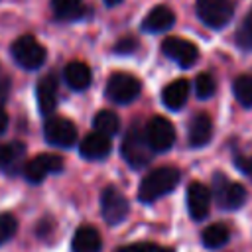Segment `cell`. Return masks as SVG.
<instances>
[{
	"mask_svg": "<svg viewBox=\"0 0 252 252\" xmlns=\"http://www.w3.org/2000/svg\"><path fill=\"white\" fill-rule=\"evenodd\" d=\"M179 183V169L171 167V165H163V167H156L152 169L140 183L138 189V199L142 203H154L158 199H161L163 195L171 193Z\"/></svg>",
	"mask_w": 252,
	"mask_h": 252,
	"instance_id": "1",
	"label": "cell"
},
{
	"mask_svg": "<svg viewBox=\"0 0 252 252\" xmlns=\"http://www.w3.org/2000/svg\"><path fill=\"white\" fill-rule=\"evenodd\" d=\"M122 158L126 159V163L134 169H142L150 163L152 159V148L148 146V140H146V134L138 128V126H132L124 140H122Z\"/></svg>",
	"mask_w": 252,
	"mask_h": 252,
	"instance_id": "2",
	"label": "cell"
},
{
	"mask_svg": "<svg viewBox=\"0 0 252 252\" xmlns=\"http://www.w3.org/2000/svg\"><path fill=\"white\" fill-rule=\"evenodd\" d=\"M12 57L16 59L20 67L33 71L45 63L47 51L33 35H22L12 43Z\"/></svg>",
	"mask_w": 252,
	"mask_h": 252,
	"instance_id": "3",
	"label": "cell"
},
{
	"mask_svg": "<svg viewBox=\"0 0 252 252\" xmlns=\"http://www.w3.org/2000/svg\"><path fill=\"white\" fill-rule=\"evenodd\" d=\"M197 16L209 28L220 30L234 16L232 0H197Z\"/></svg>",
	"mask_w": 252,
	"mask_h": 252,
	"instance_id": "4",
	"label": "cell"
},
{
	"mask_svg": "<svg viewBox=\"0 0 252 252\" xmlns=\"http://www.w3.org/2000/svg\"><path fill=\"white\" fill-rule=\"evenodd\" d=\"M142 83L130 73H114L106 83V96L116 104H130L138 98Z\"/></svg>",
	"mask_w": 252,
	"mask_h": 252,
	"instance_id": "5",
	"label": "cell"
},
{
	"mask_svg": "<svg viewBox=\"0 0 252 252\" xmlns=\"http://www.w3.org/2000/svg\"><path fill=\"white\" fill-rule=\"evenodd\" d=\"M213 195H215L219 207L228 209V211L242 207L246 201V189L240 183L230 181L222 173H215V177H213Z\"/></svg>",
	"mask_w": 252,
	"mask_h": 252,
	"instance_id": "6",
	"label": "cell"
},
{
	"mask_svg": "<svg viewBox=\"0 0 252 252\" xmlns=\"http://www.w3.org/2000/svg\"><path fill=\"white\" fill-rule=\"evenodd\" d=\"M130 211V203L124 197L122 191H118L116 187L108 185L102 193H100V215L108 224H118L128 217Z\"/></svg>",
	"mask_w": 252,
	"mask_h": 252,
	"instance_id": "7",
	"label": "cell"
},
{
	"mask_svg": "<svg viewBox=\"0 0 252 252\" xmlns=\"http://www.w3.org/2000/svg\"><path fill=\"white\" fill-rule=\"evenodd\" d=\"M146 140L152 152H167L175 142V128L163 116H154L146 126Z\"/></svg>",
	"mask_w": 252,
	"mask_h": 252,
	"instance_id": "8",
	"label": "cell"
},
{
	"mask_svg": "<svg viewBox=\"0 0 252 252\" xmlns=\"http://www.w3.org/2000/svg\"><path fill=\"white\" fill-rule=\"evenodd\" d=\"M43 136L51 146L71 148L77 142V128L71 120H67L63 116H53V118L45 120Z\"/></svg>",
	"mask_w": 252,
	"mask_h": 252,
	"instance_id": "9",
	"label": "cell"
},
{
	"mask_svg": "<svg viewBox=\"0 0 252 252\" xmlns=\"http://www.w3.org/2000/svg\"><path fill=\"white\" fill-rule=\"evenodd\" d=\"M22 169L30 183H41L49 173H57L63 169V158L57 154H39L32 158Z\"/></svg>",
	"mask_w": 252,
	"mask_h": 252,
	"instance_id": "10",
	"label": "cell"
},
{
	"mask_svg": "<svg viewBox=\"0 0 252 252\" xmlns=\"http://www.w3.org/2000/svg\"><path fill=\"white\" fill-rule=\"evenodd\" d=\"M161 51L169 59H173L179 67H191L199 57V49L193 41L183 39V37H175V35H169L163 39Z\"/></svg>",
	"mask_w": 252,
	"mask_h": 252,
	"instance_id": "11",
	"label": "cell"
},
{
	"mask_svg": "<svg viewBox=\"0 0 252 252\" xmlns=\"http://www.w3.org/2000/svg\"><path fill=\"white\" fill-rule=\"evenodd\" d=\"M187 209L195 220L205 219L211 209V189L199 181H193L187 187Z\"/></svg>",
	"mask_w": 252,
	"mask_h": 252,
	"instance_id": "12",
	"label": "cell"
},
{
	"mask_svg": "<svg viewBox=\"0 0 252 252\" xmlns=\"http://www.w3.org/2000/svg\"><path fill=\"white\" fill-rule=\"evenodd\" d=\"M173 24H175L173 10L169 6H165V4H158L142 20V30L144 32H152V33H159V32H167Z\"/></svg>",
	"mask_w": 252,
	"mask_h": 252,
	"instance_id": "13",
	"label": "cell"
},
{
	"mask_svg": "<svg viewBox=\"0 0 252 252\" xmlns=\"http://www.w3.org/2000/svg\"><path fill=\"white\" fill-rule=\"evenodd\" d=\"M110 150H112L110 138L100 132H93V134L85 136L83 142L79 144V154L85 159H102L110 154Z\"/></svg>",
	"mask_w": 252,
	"mask_h": 252,
	"instance_id": "14",
	"label": "cell"
},
{
	"mask_svg": "<svg viewBox=\"0 0 252 252\" xmlns=\"http://www.w3.org/2000/svg\"><path fill=\"white\" fill-rule=\"evenodd\" d=\"M37 106L41 114H51L57 106V79L53 75H45L35 87Z\"/></svg>",
	"mask_w": 252,
	"mask_h": 252,
	"instance_id": "15",
	"label": "cell"
},
{
	"mask_svg": "<svg viewBox=\"0 0 252 252\" xmlns=\"http://www.w3.org/2000/svg\"><path fill=\"white\" fill-rule=\"evenodd\" d=\"M63 79L73 91H85L91 87L93 81V71L87 63L83 61H71L63 69Z\"/></svg>",
	"mask_w": 252,
	"mask_h": 252,
	"instance_id": "16",
	"label": "cell"
},
{
	"mask_svg": "<svg viewBox=\"0 0 252 252\" xmlns=\"http://www.w3.org/2000/svg\"><path fill=\"white\" fill-rule=\"evenodd\" d=\"M71 248H73V252H100L102 238L94 226L85 224V226H79L75 230Z\"/></svg>",
	"mask_w": 252,
	"mask_h": 252,
	"instance_id": "17",
	"label": "cell"
},
{
	"mask_svg": "<svg viewBox=\"0 0 252 252\" xmlns=\"http://www.w3.org/2000/svg\"><path fill=\"white\" fill-rule=\"evenodd\" d=\"M24 156H26V146L22 142L14 140V142L0 144V169L14 173L16 169L22 167Z\"/></svg>",
	"mask_w": 252,
	"mask_h": 252,
	"instance_id": "18",
	"label": "cell"
},
{
	"mask_svg": "<svg viewBox=\"0 0 252 252\" xmlns=\"http://www.w3.org/2000/svg\"><path fill=\"white\" fill-rule=\"evenodd\" d=\"M187 94H189V83H187V79H175V81H171L163 89L161 102L169 110H179L187 102Z\"/></svg>",
	"mask_w": 252,
	"mask_h": 252,
	"instance_id": "19",
	"label": "cell"
},
{
	"mask_svg": "<svg viewBox=\"0 0 252 252\" xmlns=\"http://www.w3.org/2000/svg\"><path fill=\"white\" fill-rule=\"evenodd\" d=\"M213 136V124L211 118L207 114H197L191 118L189 122V144L193 148H201L205 144H209Z\"/></svg>",
	"mask_w": 252,
	"mask_h": 252,
	"instance_id": "20",
	"label": "cell"
},
{
	"mask_svg": "<svg viewBox=\"0 0 252 252\" xmlns=\"http://www.w3.org/2000/svg\"><path fill=\"white\" fill-rule=\"evenodd\" d=\"M93 126H94V132H100L110 138L120 132V118L114 110H98L94 114Z\"/></svg>",
	"mask_w": 252,
	"mask_h": 252,
	"instance_id": "21",
	"label": "cell"
},
{
	"mask_svg": "<svg viewBox=\"0 0 252 252\" xmlns=\"http://www.w3.org/2000/svg\"><path fill=\"white\" fill-rule=\"evenodd\" d=\"M228 238H230V232H228L226 224H222V222H215V224L207 226L201 234V240H203L205 248H209V250L224 246Z\"/></svg>",
	"mask_w": 252,
	"mask_h": 252,
	"instance_id": "22",
	"label": "cell"
},
{
	"mask_svg": "<svg viewBox=\"0 0 252 252\" xmlns=\"http://www.w3.org/2000/svg\"><path fill=\"white\" fill-rule=\"evenodd\" d=\"M232 93L236 96V100L250 108L252 106V75H240L234 79V85H232Z\"/></svg>",
	"mask_w": 252,
	"mask_h": 252,
	"instance_id": "23",
	"label": "cell"
},
{
	"mask_svg": "<svg viewBox=\"0 0 252 252\" xmlns=\"http://www.w3.org/2000/svg\"><path fill=\"white\" fill-rule=\"evenodd\" d=\"M81 2L83 0H51V6L61 20H71L77 18L81 12Z\"/></svg>",
	"mask_w": 252,
	"mask_h": 252,
	"instance_id": "24",
	"label": "cell"
},
{
	"mask_svg": "<svg viewBox=\"0 0 252 252\" xmlns=\"http://www.w3.org/2000/svg\"><path fill=\"white\" fill-rule=\"evenodd\" d=\"M217 91V83L213 79V75L209 73H199L197 79H195V93L199 98H209L213 96Z\"/></svg>",
	"mask_w": 252,
	"mask_h": 252,
	"instance_id": "25",
	"label": "cell"
},
{
	"mask_svg": "<svg viewBox=\"0 0 252 252\" xmlns=\"http://www.w3.org/2000/svg\"><path fill=\"white\" fill-rule=\"evenodd\" d=\"M18 230V220L12 213H0V246L8 242Z\"/></svg>",
	"mask_w": 252,
	"mask_h": 252,
	"instance_id": "26",
	"label": "cell"
},
{
	"mask_svg": "<svg viewBox=\"0 0 252 252\" xmlns=\"http://www.w3.org/2000/svg\"><path fill=\"white\" fill-rule=\"evenodd\" d=\"M236 45L240 49H248L252 51V14L240 24V28L236 30Z\"/></svg>",
	"mask_w": 252,
	"mask_h": 252,
	"instance_id": "27",
	"label": "cell"
},
{
	"mask_svg": "<svg viewBox=\"0 0 252 252\" xmlns=\"http://www.w3.org/2000/svg\"><path fill=\"white\" fill-rule=\"evenodd\" d=\"M116 252H173V250L159 246L156 242H134V244H126V246L118 248Z\"/></svg>",
	"mask_w": 252,
	"mask_h": 252,
	"instance_id": "28",
	"label": "cell"
},
{
	"mask_svg": "<svg viewBox=\"0 0 252 252\" xmlns=\"http://www.w3.org/2000/svg\"><path fill=\"white\" fill-rule=\"evenodd\" d=\"M136 45H138V41L134 39V37H124V39H120L116 45H114V51L116 53H132V51H136Z\"/></svg>",
	"mask_w": 252,
	"mask_h": 252,
	"instance_id": "29",
	"label": "cell"
},
{
	"mask_svg": "<svg viewBox=\"0 0 252 252\" xmlns=\"http://www.w3.org/2000/svg\"><path fill=\"white\" fill-rule=\"evenodd\" d=\"M234 163H236V167H238L242 173H246L248 177H252V156H248V158L238 156V158L234 159Z\"/></svg>",
	"mask_w": 252,
	"mask_h": 252,
	"instance_id": "30",
	"label": "cell"
},
{
	"mask_svg": "<svg viewBox=\"0 0 252 252\" xmlns=\"http://www.w3.org/2000/svg\"><path fill=\"white\" fill-rule=\"evenodd\" d=\"M6 126H8V114L2 110V106H0V134L6 130Z\"/></svg>",
	"mask_w": 252,
	"mask_h": 252,
	"instance_id": "31",
	"label": "cell"
},
{
	"mask_svg": "<svg viewBox=\"0 0 252 252\" xmlns=\"http://www.w3.org/2000/svg\"><path fill=\"white\" fill-rule=\"evenodd\" d=\"M122 0H104V4L106 6H116V4H120Z\"/></svg>",
	"mask_w": 252,
	"mask_h": 252,
	"instance_id": "32",
	"label": "cell"
}]
</instances>
